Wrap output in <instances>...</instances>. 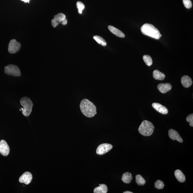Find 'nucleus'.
<instances>
[{
	"label": "nucleus",
	"instance_id": "obj_1",
	"mask_svg": "<svg viewBox=\"0 0 193 193\" xmlns=\"http://www.w3.org/2000/svg\"><path fill=\"white\" fill-rule=\"evenodd\" d=\"M80 108L81 112L86 117L92 118L97 114L96 106L87 99H84L81 101Z\"/></svg>",
	"mask_w": 193,
	"mask_h": 193
},
{
	"label": "nucleus",
	"instance_id": "obj_2",
	"mask_svg": "<svg viewBox=\"0 0 193 193\" xmlns=\"http://www.w3.org/2000/svg\"><path fill=\"white\" fill-rule=\"evenodd\" d=\"M140 30L143 34L156 40H159L162 36L158 30L150 24H145L142 26Z\"/></svg>",
	"mask_w": 193,
	"mask_h": 193
},
{
	"label": "nucleus",
	"instance_id": "obj_3",
	"mask_svg": "<svg viewBox=\"0 0 193 193\" xmlns=\"http://www.w3.org/2000/svg\"><path fill=\"white\" fill-rule=\"evenodd\" d=\"M154 128L155 127L151 122L145 120L140 125L138 131L139 133L143 136H149L153 133Z\"/></svg>",
	"mask_w": 193,
	"mask_h": 193
},
{
	"label": "nucleus",
	"instance_id": "obj_4",
	"mask_svg": "<svg viewBox=\"0 0 193 193\" xmlns=\"http://www.w3.org/2000/svg\"><path fill=\"white\" fill-rule=\"evenodd\" d=\"M20 104L23 107L22 113L24 116L28 117L31 114L33 103L29 98L24 97L20 100Z\"/></svg>",
	"mask_w": 193,
	"mask_h": 193
},
{
	"label": "nucleus",
	"instance_id": "obj_5",
	"mask_svg": "<svg viewBox=\"0 0 193 193\" xmlns=\"http://www.w3.org/2000/svg\"><path fill=\"white\" fill-rule=\"evenodd\" d=\"M4 72L8 75L13 77H20L21 75V71L17 66L9 64L4 67Z\"/></svg>",
	"mask_w": 193,
	"mask_h": 193
},
{
	"label": "nucleus",
	"instance_id": "obj_6",
	"mask_svg": "<svg viewBox=\"0 0 193 193\" xmlns=\"http://www.w3.org/2000/svg\"><path fill=\"white\" fill-rule=\"evenodd\" d=\"M21 47V44L17 41V40H12L10 41L8 45V51L11 54L16 53L19 50Z\"/></svg>",
	"mask_w": 193,
	"mask_h": 193
},
{
	"label": "nucleus",
	"instance_id": "obj_7",
	"mask_svg": "<svg viewBox=\"0 0 193 193\" xmlns=\"http://www.w3.org/2000/svg\"><path fill=\"white\" fill-rule=\"evenodd\" d=\"M113 148L112 145L109 143H103L98 147L96 150V153L98 155H102L107 153Z\"/></svg>",
	"mask_w": 193,
	"mask_h": 193
},
{
	"label": "nucleus",
	"instance_id": "obj_8",
	"mask_svg": "<svg viewBox=\"0 0 193 193\" xmlns=\"http://www.w3.org/2000/svg\"><path fill=\"white\" fill-rule=\"evenodd\" d=\"M10 148L9 145L4 140L0 141V153L3 156H7L9 153Z\"/></svg>",
	"mask_w": 193,
	"mask_h": 193
},
{
	"label": "nucleus",
	"instance_id": "obj_9",
	"mask_svg": "<svg viewBox=\"0 0 193 193\" xmlns=\"http://www.w3.org/2000/svg\"><path fill=\"white\" fill-rule=\"evenodd\" d=\"M33 178L32 174L30 172H26L24 173L19 178V181L21 183L26 184H30Z\"/></svg>",
	"mask_w": 193,
	"mask_h": 193
},
{
	"label": "nucleus",
	"instance_id": "obj_10",
	"mask_svg": "<svg viewBox=\"0 0 193 193\" xmlns=\"http://www.w3.org/2000/svg\"><path fill=\"white\" fill-rule=\"evenodd\" d=\"M66 16L62 13H58L54 17L53 19L52 20L51 23L52 26L55 27L60 23H61L65 19Z\"/></svg>",
	"mask_w": 193,
	"mask_h": 193
},
{
	"label": "nucleus",
	"instance_id": "obj_11",
	"mask_svg": "<svg viewBox=\"0 0 193 193\" xmlns=\"http://www.w3.org/2000/svg\"><path fill=\"white\" fill-rule=\"evenodd\" d=\"M157 87L161 93L164 94L171 90L172 89V86L169 83H161L158 84Z\"/></svg>",
	"mask_w": 193,
	"mask_h": 193
},
{
	"label": "nucleus",
	"instance_id": "obj_12",
	"mask_svg": "<svg viewBox=\"0 0 193 193\" xmlns=\"http://www.w3.org/2000/svg\"><path fill=\"white\" fill-rule=\"evenodd\" d=\"M169 136L171 139L174 140H176L179 143H182L183 142L182 139L177 131L173 129H170L169 131Z\"/></svg>",
	"mask_w": 193,
	"mask_h": 193
},
{
	"label": "nucleus",
	"instance_id": "obj_13",
	"mask_svg": "<svg viewBox=\"0 0 193 193\" xmlns=\"http://www.w3.org/2000/svg\"><path fill=\"white\" fill-rule=\"evenodd\" d=\"M152 106L156 110L161 114L166 115L168 113V110L167 108L159 103H153Z\"/></svg>",
	"mask_w": 193,
	"mask_h": 193
},
{
	"label": "nucleus",
	"instance_id": "obj_14",
	"mask_svg": "<svg viewBox=\"0 0 193 193\" xmlns=\"http://www.w3.org/2000/svg\"><path fill=\"white\" fill-rule=\"evenodd\" d=\"M181 83L184 87L188 88L190 87L192 84V79L189 76H182L181 79Z\"/></svg>",
	"mask_w": 193,
	"mask_h": 193
},
{
	"label": "nucleus",
	"instance_id": "obj_15",
	"mask_svg": "<svg viewBox=\"0 0 193 193\" xmlns=\"http://www.w3.org/2000/svg\"><path fill=\"white\" fill-rule=\"evenodd\" d=\"M108 28L112 33L116 35V36L121 37V38H124L125 37L124 34L121 30L118 29L117 28L111 26V25L108 26Z\"/></svg>",
	"mask_w": 193,
	"mask_h": 193
},
{
	"label": "nucleus",
	"instance_id": "obj_16",
	"mask_svg": "<svg viewBox=\"0 0 193 193\" xmlns=\"http://www.w3.org/2000/svg\"><path fill=\"white\" fill-rule=\"evenodd\" d=\"M153 77L156 80L162 81L165 78V74L158 70H155L153 73Z\"/></svg>",
	"mask_w": 193,
	"mask_h": 193
},
{
	"label": "nucleus",
	"instance_id": "obj_17",
	"mask_svg": "<svg viewBox=\"0 0 193 193\" xmlns=\"http://www.w3.org/2000/svg\"><path fill=\"white\" fill-rule=\"evenodd\" d=\"M108 191L107 186L105 184H99V187L95 188L94 189V193H107Z\"/></svg>",
	"mask_w": 193,
	"mask_h": 193
},
{
	"label": "nucleus",
	"instance_id": "obj_18",
	"mask_svg": "<svg viewBox=\"0 0 193 193\" xmlns=\"http://www.w3.org/2000/svg\"><path fill=\"white\" fill-rule=\"evenodd\" d=\"M175 175L176 178L179 182H184L186 180L185 176L180 170H176L175 172Z\"/></svg>",
	"mask_w": 193,
	"mask_h": 193
},
{
	"label": "nucleus",
	"instance_id": "obj_19",
	"mask_svg": "<svg viewBox=\"0 0 193 193\" xmlns=\"http://www.w3.org/2000/svg\"><path fill=\"white\" fill-rule=\"evenodd\" d=\"M132 179H133V176L130 173L126 172L123 174L122 178V180L124 183L130 184L131 182Z\"/></svg>",
	"mask_w": 193,
	"mask_h": 193
},
{
	"label": "nucleus",
	"instance_id": "obj_20",
	"mask_svg": "<svg viewBox=\"0 0 193 193\" xmlns=\"http://www.w3.org/2000/svg\"><path fill=\"white\" fill-rule=\"evenodd\" d=\"M93 38L98 43L102 45V46H106L107 45L106 41L102 37L98 36V35H95Z\"/></svg>",
	"mask_w": 193,
	"mask_h": 193
},
{
	"label": "nucleus",
	"instance_id": "obj_21",
	"mask_svg": "<svg viewBox=\"0 0 193 193\" xmlns=\"http://www.w3.org/2000/svg\"><path fill=\"white\" fill-rule=\"evenodd\" d=\"M136 181L139 186H143L145 183L144 179L141 175H138L136 176Z\"/></svg>",
	"mask_w": 193,
	"mask_h": 193
},
{
	"label": "nucleus",
	"instance_id": "obj_22",
	"mask_svg": "<svg viewBox=\"0 0 193 193\" xmlns=\"http://www.w3.org/2000/svg\"><path fill=\"white\" fill-rule=\"evenodd\" d=\"M143 59L145 64L148 66H150L153 63L152 58L150 55H145L143 56Z\"/></svg>",
	"mask_w": 193,
	"mask_h": 193
},
{
	"label": "nucleus",
	"instance_id": "obj_23",
	"mask_svg": "<svg viewBox=\"0 0 193 193\" xmlns=\"http://www.w3.org/2000/svg\"><path fill=\"white\" fill-rule=\"evenodd\" d=\"M76 6H77V9H78L79 14H82L83 10L85 8V6L84 3L80 1H78L76 3Z\"/></svg>",
	"mask_w": 193,
	"mask_h": 193
},
{
	"label": "nucleus",
	"instance_id": "obj_24",
	"mask_svg": "<svg viewBox=\"0 0 193 193\" xmlns=\"http://www.w3.org/2000/svg\"><path fill=\"white\" fill-rule=\"evenodd\" d=\"M155 187L157 189H163L164 187L163 182L161 180H157L155 183Z\"/></svg>",
	"mask_w": 193,
	"mask_h": 193
},
{
	"label": "nucleus",
	"instance_id": "obj_25",
	"mask_svg": "<svg viewBox=\"0 0 193 193\" xmlns=\"http://www.w3.org/2000/svg\"><path fill=\"white\" fill-rule=\"evenodd\" d=\"M186 120L189 123V126L191 127H193V114H191L188 115L186 118Z\"/></svg>",
	"mask_w": 193,
	"mask_h": 193
},
{
	"label": "nucleus",
	"instance_id": "obj_26",
	"mask_svg": "<svg viewBox=\"0 0 193 193\" xmlns=\"http://www.w3.org/2000/svg\"><path fill=\"white\" fill-rule=\"evenodd\" d=\"M184 6L187 9H189L192 7V3L191 0H183V1Z\"/></svg>",
	"mask_w": 193,
	"mask_h": 193
},
{
	"label": "nucleus",
	"instance_id": "obj_27",
	"mask_svg": "<svg viewBox=\"0 0 193 193\" xmlns=\"http://www.w3.org/2000/svg\"><path fill=\"white\" fill-rule=\"evenodd\" d=\"M67 20L66 19H64L63 21L62 22L61 24L63 25H65L67 24Z\"/></svg>",
	"mask_w": 193,
	"mask_h": 193
},
{
	"label": "nucleus",
	"instance_id": "obj_28",
	"mask_svg": "<svg viewBox=\"0 0 193 193\" xmlns=\"http://www.w3.org/2000/svg\"><path fill=\"white\" fill-rule=\"evenodd\" d=\"M21 1H24L25 3H29L30 0H21Z\"/></svg>",
	"mask_w": 193,
	"mask_h": 193
},
{
	"label": "nucleus",
	"instance_id": "obj_29",
	"mask_svg": "<svg viewBox=\"0 0 193 193\" xmlns=\"http://www.w3.org/2000/svg\"><path fill=\"white\" fill-rule=\"evenodd\" d=\"M123 193H133V192H131V191H125V192H123Z\"/></svg>",
	"mask_w": 193,
	"mask_h": 193
}]
</instances>
